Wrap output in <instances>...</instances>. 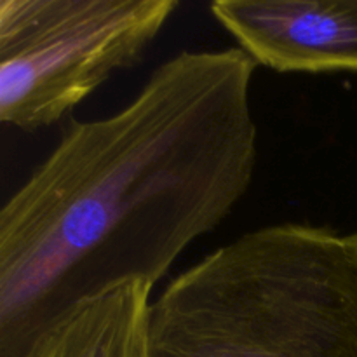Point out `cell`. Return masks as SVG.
<instances>
[{"label":"cell","instance_id":"6da1fadb","mask_svg":"<svg viewBox=\"0 0 357 357\" xmlns=\"http://www.w3.org/2000/svg\"><path fill=\"white\" fill-rule=\"evenodd\" d=\"M257 66L241 47L183 51L117 114L66 122L0 209V357L91 296L155 286L229 216L257 166Z\"/></svg>","mask_w":357,"mask_h":357},{"label":"cell","instance_id":"7a4b0ae2","mask_svg":"<svg viewBox=\"0 0 357 357\" xmlns=\"http://www.w3.org/2000/svg\"><path fill=\"white\" fill-rule=\"evenodd\" d=\"M138 357H357V253L330 227L244 234L150 302Z\"/></svg>","mask_w":357,"mask_h":357},{"label":"cell","instance_id":"3957f363","mask_svg":"<svg viewBox=\"0 0 357 357\" xmlns=\"http://www.w3.org/2000/svg\"><path fill=\"white\" fill-rule=\"evenodd\" d=\"M178 0H0V121L33 132L142 61Z\"/></svg>","mask_w":357,"mask_h":357},{"label":"cell","instance_id":"277c9868","mask_svg":"<svg viewBox=\"0 0 357 357\" xmlns=\"http://www.w3.org/2000/svg\"><path fill=\"white\" fill-rule=\"evenodd\" d=\"M211 13L258 65L357 72V0H216Z\"/></svg>","mask_w":357,"mask_h":357},{"label":"cell","instance_id":"5b68a950","mask_svg":"<svg viewBox=\"0 0 357 357\" xmlns=\"http://www.w3.org/2000/svg\"><path fill=\"white\" fill-rule=\"evenodd\" d=\"M152 288L129 281L77 303L20 357H138Z\"/></svg>","mask_w":357,"mask_h":357},{"label":"cell","instance_id":"8992f818","mask_svg":"<svg viewBox=\"0 0 357 357\" xmlns=\"http://www.w3.org/2000/svg\"><path fill=\"white\" fill-rule=\"evenodd\" d=\"M349 239H351L352 246H354V250H356V253H357V232L351 234V236H349Z\"/></svg>","mask_w":357,"mask_h":357}]
</instances>
